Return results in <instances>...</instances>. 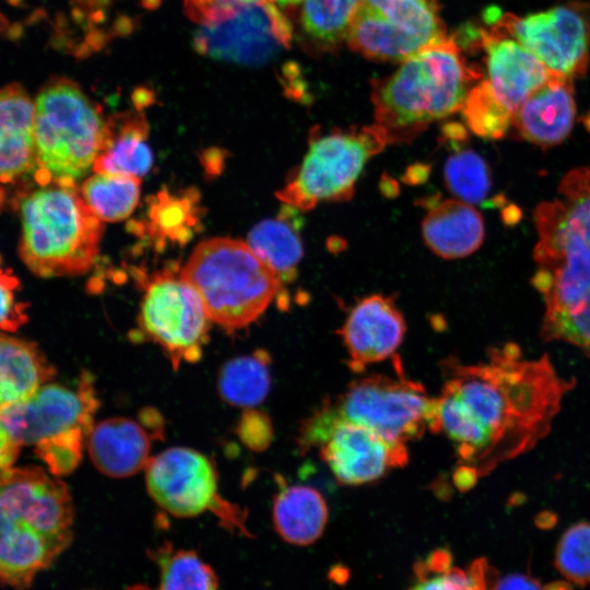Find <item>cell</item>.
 Wrapping results in <instances>:
<instances>
[{
    "label": "cell",
    "mask_w": 590,
    "mask_h": 590,
    "mask_svg": "<svg viewBox=\"0 0 590 590\" xmlns=\"http://www.w3.org/2000/svg\"><path fill=\"white\" fill-rule=\"evenodd\" d=\"M442 370L432 433L451 441L461 491L545 438L576 384L557 373L548 355L526 358L511 342L488 349L476 364L449 357Z\"/></svg>",
    "instance_id": "1"
},
{
    "label": "cell",
    "mask_w": 590,
    "mask_h": 590,
    "mask_svg": "<svg viewBox=\"0 0 590 590\" xmlns=\"http://www.w3.org/2000/svg\"><path fill=\"white\" fill-rule=\"evenodd\" d=\"M66 484L39 467L12 468L0 479V582L31 586L72 539Z\"/></svg>",
    "instance_id": "2"
},
{
    "label": "cell",
    "mask_w": 590,
    "mask_h": 590,
    "mask_svg": "<svg viewBox=\"0 0 590 590\" xmlns=\"http://www.w3.org/2000/svg\"><path fill=\"white\" fill-rule=\"evenodd\" d=\"M482 76L467 62L456 38L447 37L373 83L375 123L386 132L389 143L410 142L432 122L459 111Z\"/></svg>",
    "instance_id": "3"
},
{
    "label": "cell",
    "mask_w": 590,
    "mask_h": 590,
    "mask_svg": "<svg viewBox=\"0 0 590 590\" xmlns=\"http://www.w3.org/2000/svg\"><path fill=\"white\" fill-rule=\"evenodd\" d=\"M22 234L20 256L37 276L81 275L95 263L104 233L76 184L49 182L15 201Z\"/></svg>",
    "instance_id": "4"
},
{
    "label": "cell",
    "mask_w": 590,
    "mask_h": 590,
    "mask_svg": "<svg viewBox=\"0 0 590 590\" xmlns=\"http://www.w3.org/2000/svg\"><path fill=\"white\" fill-rule=\"evenodd\" d=\"M179 274L197 292L211 321L227 330L257 320L283 284L247 241L229 237L200 243Z\"/></svg>",
    "instance_id": "5"
},
{
    "label": "cell",
    "mask_w": 590,
    "mask_h": 590,
    "mask_svg": "<svg viewBox=\"0 0 590 590\" xmlns=\"http://www.w3.org/2000/svg\"><path fill=\"white\" fill-rule=\"evenodd\" d=\"M34 104V182L76 184L93 169L104 148L107 119L68 79L48 83Z\"/></svg>",
    "instance_id": "6"
},
{
    "label": "cell",
    "mask_w": 590,
    "mask_h": 590,
    "mask_svg": "<svg viewBox=\"0 0 590 590\" xmlns=\"http://www.w3.org/2000/svg\"><path fill=\"white\" fill-rule=\"evenodd\" d=\"M97 408L91 378L76 389L45 384L23 401L0 410V418L19 446H33L50 473H70L80 462Z\"/></svg>",
    "instance_id": "7"
},
{
    "label": "cell",
    "mask_w": 590,
    "mask_h": 590,
    "mask_svg": "<svg viewBox=\"0 0 590 590\" xmlns=\"http://www.w3.org/2000/svg\"><path fill=\"white\" fill-rule=\"evenodd\" d=\"M389 143L376 123L312 134L300 165L276 191L284 204L309 211L320 202H344L367 162Z\"/></svg>",
    "instance_id": "8"
},
{
    "label": "cell",
    "mask_w": 590,
    "mask_h": 590,
    "mask_svg": "<svg viewBox=\"0 0 590 590\" xmlns=\"http://www.w3.org/2000/svg\"><path fill=\"white\" fill-rule=\"evenodd\" d=\"M369 375L352 381L334 400L323 404L335 416L362 424L384 437L406 444L433 429L435 398L418 382L403 376Z\"/></svg>",
    "instance_id": "9"
},
{
    "label": "cell",
    "mask_w": 590,
    "mask_h": 590,
    "mask_svg": "<svg viewBox=\"0 0 590 590\" xmlns=\"http://www.w3.org/2000/svg\"><path fill=\"white\" fill-rule=\"evenodd\" d=\"M303 451L317 448L321 460L343 485L376 481L406 464L405 444L390 440L362 424L333 415L322 404L300 426Z\"/></svg>",
    "instance_id": "10"
},
{
    "label": "cell",
    "mask_w": 590,
    "mask_h": 590,
    "mask_svg": "<svg viewBox=\"0 0 590 590\" xmlns=\"http://www.w3.org/2000/svg\"><path fill=\"white\" fill-rule=\"evenodd\" d=\"M446 38L436 0H361L345 34L351 49L381 61H404Z\"/></svg>",
    "instance_id": "11"
},
{
    "label": "cell",
    "mask_w": 590,
    "mask_h": 590,
    "mask_svg": "<svg viewBox=\"0 0 590 590\" xmlns=\"http://www.w3.org/2000/svg\"><path fill=\"white\" fill-rule=\"evenodd\" d=\"M534 223L538 241L532 284L544 299L545 312L579 303L590 295V247L559 199L540 203Z\"/></svg>",
    "instance_id": "12"
},
{
    "label": "cell",
    "mask_w": 590,
    "mask_h": 590,
    "mask_svg": "<svg viewBox=\"0 0 590 590\" xmlns=\"http://www.w3.org/2000/svg\"><path fill=\"white\" fill-rule=\"evenodd\" d=\"M210 322L199 295L180 274L162 271L145 286L139 327L162 347L174 368L200 359Z\"/></svg>",
    "instance_id": "13"
},
{
    "label": "cell",
    "mask_w": 590,
    "mask_h": 590,
    "mask_svg": "<svg viewBox=\"0 0 590 590\" xmlns=\"http://www.w3.org/2000/svg\"><path fill=\"white\" fill-rule=\"evenodd\" d=\"M491 26L511 36L552 73L574 80L587 70L590 57V7L566 3L517 16L486 11Z\"/></svg>",
    "instance_id": "14"
},
{
    "label": "cell",
    "mask_w": 590,
    "mask_h": 590,
    "mask_svg": "<svg viewBox=\"0 0 590 590\" xmlns=\"http://www.w3.org/2000/svg\"><path fill=\"white\" fill-rule=\"evenodd\" d=\"M144 470L150 496L172 516L194 517L209 510L225 526L245 529L240 510L220 496L215 468L203 453L172 447L152 457Z\"/></svg>",
    "instance_id": "15"
},
{
    "label": "cell",
    "mask_w": 590,
    "mask_h": 590,
    "mask_svg": "<svg viewBox=\"0 0 590 590\" xmlns=\"http://www.w3.org/2000/svg\"><path fill=\"white\" fill-rule=\"evenodd\" d=\"M293 26L275 2L246 4L217 22L202 24L193 37L203 56L237 64L257 66L291 47Z\"/></svg>",
    "instance_id": "16"
},
{
    "label": "cell",
    "mask_w": 590,
    "mask_h": 590,
    "mask_svg": "<svg viewBox=\"0 0 590 590\" xmlns=\"http://www.w3.org/2000/svg\"><path fill=\"white\" fill-rule=\"evenodd\" d=\"M461 33L459 43L483 51V81L512 115L554 74L515 38L493 26L489 30L467 26Z\"/></svg>",
    "instance_id": "17"
},
{
    "label": "cell",
    "mask_w": 590,
    "mask_h": 590,
    "mask_svg": "<svg viewBox=\"0 0 590 590\" xmlns=\"http://www.w3.org/2000/svg\"><path fill=\"white\" fill-rule=\"evenodd\" d=\"M403 315L394 302L374 294L358 302L338 330L354 371L386 359L401 344L405 334Z\"/></svg>",
    "instance_id": "18"
},
{
    "label": "cell",
    "mask_w": 590,
    "mask_h": 590,
    "mask_svg": "<svg viewBox=\"0 0 590 590\" xmlns=\"http://www.w3.org/2000/svg\"><path fill=\"white\" fill-rule=\"evenodd\" d=\"M35 104L22 86L0 87V210L12 188L34 181L36 170ZM21 193V194H22Z\"/></svg>",
    "instance_id": "19"
},
{
    "label": "cell",
    "mask_w": 590,
    "mask_h": 590,
    "mask_svg": "<svg viewBox=\"0 0 590 590\" xmlns=\"http://www.w3.org/2000/svg\"><path fill=\"white\" fill-rule=\"evenodd\" d=\"M575 116L573 80L553 74L516 110L511 130L520 139L547 149L569 135Z\"/></svg>",
    "instance_id": "20"
},
{
    "label": "cell",
    "mask_w": 590,
    "mask_h": 590,
    "mask_svg": "<svg viewBox=\"0 0 590 590\" xmlns=\"http://www.w3.org/2000/svg\"><path fill=\"white\" fill-rule=\"evenodd\" d=\"M152 438L143 423L110 417L93 425L86 447L99 472L110 477H127L148 465Z\"/></svg>",
    "instance_id": "21"
},
{
    "label": "cell",
    "mask_w": 590,
    "mask_h": 590,
    "mask_svg": "<svg viewBox=\"0 0 590 590\" xmlns=\"http://www.w3.org/2000/svg\"><path fill=\"white\" fill-rule=\"evenodd\" d=\"M422 234L425 245L438 257L464 258L481 247L484 220L471 203L457 198L445 199L427 211Z\"/></svg>",
    "instance_id": "22"
},
{
    "label": "cell",
    "mask_w": 590,
    "mask_h": 590,
    "mask_svg": "<svg viewBox=\"0 0 590 590\" xmlns=\"http://www.w3.org/2000/svg\"><path fill=\"white\" fill-rule=\"evenodd\" d=\"M149 125L139 111L107 119V137L93 170L142 178L153 165Z\"/></svg>",
    "instance_id": "23"
},
{
    "label": "cell",
    "mask_w": 590,
    "mask_h": 590,
    "mask_svg": "<svg viewBox=\"0 0 590 590\" xmlns=\"http://www.w3.org/2000/svg\"><path fill=\"white\" fill-rule=\"evenodd\" d=\"M55 373L35 343L0 332V410L28 398Z\"/></svg>",
    "instance_id": "24"
},
{
    "label": "cell",
    "mask_w": 590,
    "mask_h": 590,
    "mask_svg": "<svg viewBox=\"0 0 590 590\" xmlns=\"http://www.w3.org/2000/svg\"><path fill=\"white\" fill-rule=\"evenodd\" d=\"M272 518L275 531L284 541L304 546L322 534L328 507L322 495L310 486H284L274 498Z\"/></svg>",
    "instance_id": "25"
},
{
    "label": "cell",
    "mask_w": 590,
    "mask_h": 590,
    "mask_svg": "<svg viewBox=\"0 0 590 590\" xmlns=\"http://www.w3.org/2000/svg\"><path fill=\"white\" fill-rule=\"evenodd\" d=\"M296 210L284 204L276 217L259 222L247 236L248 245L271 267L282 283L295 279L303 257L299 228L293 216Z\"/></svg>",
    "instance_id": "26"
},
{
    "label": "cell",
    "mask_w": 590,
    "mask_h": 590,
    "mask_svg": "<svg viewBox=\"0 0 590 590\" xmlns=\"http://www.w3.org/2000/svg\"><path fill=\"white\" fill-rule=\"evenodd\" d=\"M270 357L262 350L225 363L217 377V390L228 404L252 408L267 397L270 386Z\"/></svg>",
    "instance_id": "27"
},
{
    "label": "cell",
    "mask_w": 590,
    "mask_h": 590,
    "mask_svg": "<svg viewBox=\"0 0 590 590\" xmlns=\"http://www.w3.org/2000/svg\"><path fill=\"white\" fill-rule=\"evenodd\" d=\"M141 191V178L95 172L81 185L80 192L103 222H119L135 209Z\"/></svg>",
    "instance_id": "28"
},
{
    "label": "cell",
    "mask_w": 590,
    "mask_h": 590,
    "mask_svg": "<svg viewBox=\"0 0 590 590\" xmlns=\"http://www.w3.org/2000/svg\"><path fill=\"white\" fill-rule=\"evenodd\" d=\"M361 0H303L300 26L311 47L331 50L343 39Z\"/></svg>",
    "instance_id": "29"
},
{
    "label": "cell",
    "mask_w": 590,
    "mask_h": 590,
    "mask_svg": "<svg viewBox=\"0 0 590 590\" xmlns=\"http://www.w3.org/2000/svg\"><path fill=\"white\" fill-rule=\"evenodd\" d=\"M160 571L158 588L212 590L219 578L211 566L190 550L175 548L165 543L150 553Z\"/></svg>",
    "instance_id": "30"
},
{
    "label": "cell",
    "mask_w": 590,
    "mask_h": 590,
    "mask_svg": "<svg viewBox=\"0 0 590 590\" xmlns=\"http://www.w3.org/2000/svg\"><path fill=\"white\" fill-rule=\"evenodd\" d=\"M473 133L484 139H500L511 131L514 115L492 94L485 82L477 81L460 109Z\"/></svg>",
    "instance_id": "31"
},
{
    "label": "cell",
    "mask_w": 590,
    "mask_h": 590,
    "mask_svg": "<svg viewBox=\"0 0 590 590\" xmlns=\"http://www.w3.org/2000/svg\"><path fill=\"white\" fill-rule=\"evenodd\" d=\"M445 182L455 198L474 204L491 190V174L485 161L472 150L451 154L444 167Z\"/></svg>",
    "instance_id": "32"
},
{
    "label": "cell",
    "mask_w": 590,
    "mask_h": 590,
    "mask_svg": "<svg viewBox=\"0 0 590 590\" xmlns=\"http://www.w3.org/2000/svg\"><path fill=\"white\" fill-rule=\"evenodd\" d=\"M555 567L568 582L590 583V522L579 521L564 532L555 550Z\"/></svg>",
    "instance_id": "33"
},
{
    "label": "cell",
    "mask_w": 590,
    "mask_h": 590,
    "mask_svg": "<svg viewBox=\"0 0 590 590\" xmlns=\"http://www.w3.org/2000/svg\"><path fill=\"white\" fill-rule=\"evenodd\" d=\"M541 335L573 344L590 357V295L567 308L545 312Z\"/></svg>",
    "instance_id": "34"
},
{
    "label": "cell",
    "mask_w": 590,
    "mask_h": 590,
    "mask_svg": "<svg viewBox=\"0 0 590 590\" xmlns=\"http://www.w3.org/2000/svg\"><path fill=\"white\" fill-rule=\"evenodd\" d=\"M193 203L189 194L179 197L161 191L149 212L153 232L170 240H187L192 234V226L197 223V216L192 211Z\"/></svg>",
    "instance_id": "35"
},
{
    "label": "cell",
    "mask_w": 590,
    "mask_h": 590,
    "mask_svg": "<svg viewBox=\"0 0 590 590\" xmlns=\"http://www.w3.org/2000/svg\"><path fill=\"white\" fill-rule=\"evenodd\" d=\"M558 192L570 223L590 247V167L567 173Z\"/></svg>",
    "instance_id": "36"
},
{
    "label": "cell",
    "mask_w": 590,
    "mask_h": 590,
    "mask_svg": "<svg viewBox=\"0 0 590 590\" xmlns=\"http://www.w3.org/2000/svg\"><path fill=\"white\" fill-rule=\"evenodd\" d=\"M20 280L12 270L0 269V329L14 332L28 320V304L17 297Z\"/></svg>",
    "instance_id": "37"
},
{
    "label": "cell",
    "mask_w": 590,
    "mask_h": 590,
    "mask_svg": "<svg viewBox=\"0 0 590 590\" xmlns=\"http://www.w3.org/2000/svg\"><path fill=\"white\" fill-rule=\"evenodd\" d=\"M264 0H184L188 17L202 25L217 22L229 16L243 5ZM282 7L297 5L303 0H270Z\"/></svg>",
    "instance_id": "38"
},
{
    "label": "cell",
    "mask_w": 590,
    "mask_h": 590,
    "mask_svg": "<svg viewBox=\"0 0 590 590\" xmlns=\"http://www.w3.org/2000/svg\"><path fill=\"white\" fill-rule=\"evenodd\" d=\"M19 447L0 418V479L13 468Z\"/></svg>",
    "instance_id": "39"
},
{
    "label": "cell",
    "mask_w": 590,
    "mask_h": 590,
    "mask_svg": "<svg viewBox=\"0 0 590 590\" xmlns=\"http://www.w3.org/2000/svg\"><path fill=\"white\" fill-rule=\"evenodd\" d=\"M539 579L523 574H509L495 579L492 588L494 589H544Z\"/></svg>",
    "instance_id": "40"
},
{
    "label": "cell",
    "mask_w": 590,
    "mask_h": 590,
    "mask_svg": "<svg viewBox=\"0 0 590 590\" xmlns=\"http://www.w3.org/2000/svg\"><path fill=\"white\" fill-rule=\"evenodd\" d=\"M145 7L155 8L162 2V0H141Z\"/></svg>",
    "instance_id": "41"
},
{
    "label": "cell",
    "mask_w": 590,
    "mask_h": 590,
    "mask_svg": "<svg viewBox=\"0 0 590 590\" xmlns=\"http://www.w3.org/2000/svg\"><path fill=\"white\" fill-rule=\"evenodd\" d=\"M2 23H3V20H2V17L0 16V26L2 25Z\"/></svg>",
    "instance_id": "42"
},
{
    "label": "cell",
    "mask_w": 590,
    "mask_h": 590,
    "mask_svg": "<svg viewBox=\"0 0 590 590\" xmlns=\"http://www.w3.org/2000/svg\"><path fill=\"white\" fill-rule=\"evenodd\" d=\"M0 264H1V256H0Z\"/></svg>",
    "instance_id": "43"
}]
</instances>
